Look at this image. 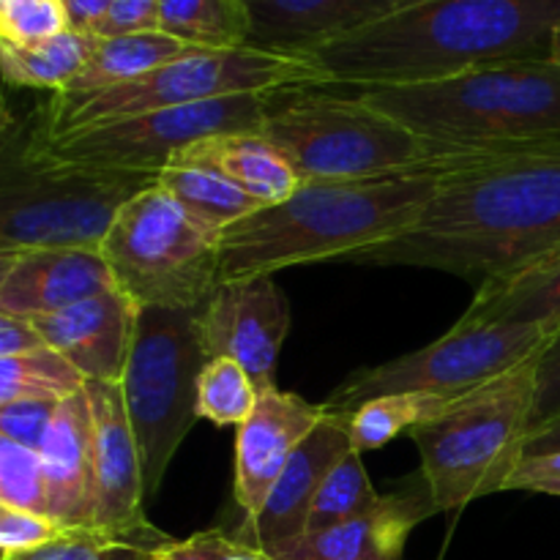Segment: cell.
Wrapping results in <instances>:
<instances>
[{"instance_id": "15", "label": "cell", "mask_w": 560, "mask_h": 560, "mask_svg": "<svg viewBox=\"0 0 560 560\" xmlns=\"http://www.w3.org/2000/svg\"><path fill=\"white\" fill-rule=\"evenodd\" d=\"M348 452H353L348 416L328 410L326 419L312 430V435L295 448L290 463L284 465L266 506L252 520H244L235 536L260 547L268 556H284L295 541L306 536V520H310L317 490Z\"/></svg>"}, {"instance_id": "3", "label": "cell", "mask_w": 560, "mask_h": 560, "mask_svg": "<svg viewBox=\"0 0 560 560\" xmlns=\"http://www.w3.org/2000/svg\"><path fill=\"white\" fill-rule=\"evenodd\" d=\"M512 153H468L446 164L353 180H304L293 197L266 206L222 233V282L290 266L350 260L408 233L452 175Z\"/></svg>"}, {"instance_id": "17", "label": "cell", "mask_w": 560, "mask_h": 560, "mask_svg": "<svg viewBox=\"0 0 560 560\" xmlns=\"http://www.w3.org/2000/svg\"><path fill=\"white\" fill-rule=\"evenodd\" d=\"M113 288V273L98 249L0 252V315L36 320Z\"/></svg>"}, {"instance_id": "33", "label": "cell", "mask_w": 560, "mask_h": 560, "mask_svg": "<svg viewBox=\"0 0 560 560\" xmlns=\"http://www.w3.org/2000/svg\"><path fill=\"white\" fill-rule=\"evenodd\" d=\"M0 506L47 514V476L38 452L0 438Z\"/></svg>"}, {"instance_id": "27", "label": "cell", "mask_w": 560, "mask_h": 560, "mask_svg": "<svg viewBox=\"0 0 560 560\" xmlns=\"http://www.w3.org/2000/svg\"><path fill=\"white\" fill-rule=\"evenodd\" d=\"M159 31L197 49H241L252 22L244 0H162Z\"/></svg>"}, {"instance_id": "42", "label": "cell", "mask_w": 560, "mask_h": 560, "mask_svg": "<svg viewBox=\"0 0 560 560\" xmlns=\"http://www.w3.org/2000/svg\"><path fill=\"white\" fill-rule=\"evenodd\" d=\"M109 5H113V0H63L69 31L96 36L98 25L109 14Z\"/></svg>"}, {"instance_id": "7", "label": "cell", "mask_w": 560, "mask_h": 560, "mask_svg": "<svg viewBox=\"0 0 560 560\" xmlns=\"http://www.w3.org/2000/svg\"><path fill=\"white\" fill-rule=\"evenodd\" d=\"M534 408L536 355H530L410 432L438 512H454L492 492H506L509 479L523 463Z\"/></svg>"}, {"instance_id": "11", "label": "cell", "mask_w": 560, "mask_h": 560, "mask_svg": "<svg viewBox=\"0 0 560 560\" xmlns=\"http://www.w3.org/2000/svg\"><path fill=\"white\" fill-rule=\"evenodd\" d=\"M547 334L523 323H490V326H454L446 337L427 348L405 353L386 364L366 366L350 375L334 392L326 408L331 413H353L366 399L386 394H438L457 399L539 353Z\"/></svg>"}, {"instance_id": "43", "label": "cell", "mask_w": 560, "mask_h": 560, "mask_svg": "<svg viewBox=\"0 0 560 560\" xmlns=\"http://www.w3.org/2000/svg\"><path fill=\"white\" fill-rule=\"evenodd\" d=\"M560 452V416L558 419L547 421V424L530 430L528 441H525L523 459L541 457V454H558Z\"/></svg>"}, {"instance_id": "24", "label": "cell", "mask_w": 560, "mask_h": 560, "mask_svg": "<svg viewBox=\"0 0 560 560\" xmlns=\"http://www.w3.org/2000/svg\"><path fill=\"white\" fill-rule=\"evenodd\" d=\"M191 49L197 47H189V44L178 42V38L167 36L162 31L96 38L91 58L63 93H69V96H91V93L126 85V82L140 80L148 71L159 69L170 60L184 58Z\"/></svg>"}, {"instance_id": "40", "label": "cell", "mask_w": 560, "mask_h": 560, "mask_svg": "<svg viewBox=\"0 0 560 560\" xmlns=\"http://www.w3.org/2000/svg\"><path fill=\"white\" fill-rule=\"evenodd\" d=\"M189 541L206 560H277L260 547L249 545V541L238 539V536L228 534L222 528L202 530V534L191 536Z\"/></svg>"}, {"instance_id": "8", "label": "cell", "mask_w": 560, "mask_h": 560, "mask_svg": "<svg viewBox=\"0 0 560 560\" xmlns=\"http://www.w3.org/2000/svg\"><path fill=\"white\" fill-rule=\"evenodd\" d=\"M328 77L306 58L241 49H191L140 80L91 96L55 93L36 113L47 137L69 135L88 126L113 124L131 115L213 102L238 93H279L295 88H323Z\"/></svg>"}, {"instance_id": "37", "label": "cell", "mask_w": 560, "mask_h": 560, "mask_svg": "<svg viewBox=\"0 0 560 560\" xmlns=\"http://www.w3.org/2000/svg\"><path fill=\"white\" fill-rule=\"evenodd\" d=\"M560 416V331L547 337L536 353V408L534 427L547 424V421ZM530 435V432H528Z\"/></svg>"}, {"instance_id": "41", "label": "cell", "mask_w": 560, "mask_h": 560, "mask_svg": "<svg viewBox=\"0 0 560 560\" xmlns=\"http://www.w3.org/2000/svg\"><path fill=\"white\" fill-rule=\"evenodd\" d=\"M42 348H49V345L36 323L27 317L0 315V359H20V355L36 353Z\"/></svg>"}, {"instance_id": "13", "label": "cell", "mask_w": 560, "mask_h": 560, "mask_svg": "<svg viewBox=\"0 0 560 560\" xmlns=\"http://www.w3.org/2000/svg\"><path fill=\"white\" fill-rule=\"evenodd\" d=\"M208 359H233L257 392L277 388V361L290 331V304L273 273L222 282L197 312Z\"/></svg>"}, {"instance_id": "14", "label": "cell", "mask_w": 560, "mask_h": 560, "mask_svg": "<svg viewBox=\"0 0 560 560\" xmlns=\"http://www.w3.org/2000/svg\"><path fill=\"white\" fill-rule=\"evenodd\" d=\"M91 413L93 528L107 534H140L151 528L142 512L145 476L142 454L118 381L85 383Z\"/></svg>"}, {"instance_id": "35", "label": "cell", "mask_w": 560, "mask_h": 560, "mask_svg": "<svg viewBox=\"0 0 560 560\" xmlns=\"http://www.w3.org/2000/svg\"><path fill=\"white\" fill-rule=\"evenodd\" d=\"M69 525L47 517V514L22 512V509L0 506V558L31 552L36 547L60 539Z\"/></svg>"}, {"instance_id": "4", "label": "cell", "mask_w": 560, "mask_h": 560, "mask_svg": "<svg viewBox=\"0 0 560 560\" xmlns=\"http://www.w3.org/2000/svg\"><path fill=\"white\" fill-rule=\"evenodd\" d=\"M416 135L457 151L560 145V60H509L435 82L359 91Z\"/></svg>"}, {"instance_id": "28", "label": "cell", "mask_w": 560, "mask_h": 560, "mask_svg": "<svg viewBox=\"0 0 560 560\" xmlns=\"http://www.w3.org/2000/svg\"><path fill=\"white\" fill-rule=\"evenodd\" d=\"M454 399L438 394H386V397L366 399L364 405L348 413V432L353 452H375L386 446L402 432H413L416 427L438 419Z\"/></svg>"}, {"instance_id": "31", "label": "cell", "mask_w": 560, "mask_h": 560, "mask_svg": "<svg viewBox=\"0 0 560 560\" xmlns=\"http://www.w3.org/2000/svg\"><path fill=\"white\" fill-rule=\"evenodd\" d=\"M377 501H381V495L366 476L361 454L348 452L334 465L331 474L323 479L315 503H312L310 520H306V534H317V530L348 523V520L370 512Z\"/></svg>"}, {"instance_id": "19", "label": "cell", "mask_w": 560, "mask_h": 560, "mask_svg": "<svg viewBox=\"0 0 560 560\" xmlns=\"http://www.w3.org/2000/svg\"><path fill=\"white\" fill-rule=\"evenodd\" d=\"M137 317L140 306L113 288L33 323L49 348L63 355L85 381L120 383L135 345Z\"/></svg>"}, {"instance_id": "45", "label": "cell", "mask_w": 560, "mask_h": 560, "mask_svg": "<svg viewBox=\"0 0 560 560\" xmlns=\"http://www.w3.org/2000/svg\"><path fill=\"white\" fill-rule=\"evenodd\" d=\"M552 60H560V36H558V42H556V52H552Z\"/></svg>"}, {"instance_id": "21", "label": "cell", "mask_w": 560, "mask_h": 560, "mask_svg": "<svg viewBox=\"0 0 560 560\" xmlns=\"http://www.w3.org/2000/svg\"><path fill=\"white\" fill-rule=\"evenodd\" d=\"M38 457L47 476L49 517L69 528H93L91 413L85 388L58 402Z\"/></svg>"}, {"instance_id": "38", "label": "cell", "mask_w": 560, "mask_h": 560, "mask_svg": "<svg viewBox=\"0 0 560 560\" xmlns=\"http://www.w3.org/2000/svg\"><path fill=\"white\" fill-rule=\"evenodd\" d=\"M159 5L162 0H113L109 14L98 25L96 38L159 31Z\"/></svg>"}, {"instance_id": "23", "label": "cell", "mask_w": 560, "mask_h": 560, "mask_svg": "<svg viewBox=\"0 0 560 560\" xmlns=\"http://www.w3.org/2000/svg\"><path fill=\"white\" fill-rule=\"evenodd\" d=\"M459 326H490V323H523L552 337L560 331V252L536 266L476 290Z\"/></svg>"}, {"instance_id": "26", "label": "cell", "mask_w": 560, "mask_h": 560, "mask_svg": "<svg viewBox=\"0 0 560 560\" xmlns=\"http://www.w3.org/2000/svg\"><path fill=\"white\" fill-rule=\"evenodd\" d=\"M93 47L96 36L77 31H63L31 47L0 42L3 80L14 88H47L63 93L88 63Z\"/></svg>"}, {"instance_id": "10", "label": "cell", "mask_w": 560, "mask_h": 560, "mask_svg": "<svg viewBox=\"0 0 560 560\" xmlns=\"http://www.w3.org/2000/svg\"><path fill=\"white\" fill-rule=\"evenodd\" d=\"M200 310L140 306L135 345L120 388L142 454L145 495H156L175 452L189 435L197 416V383L206 370Z\"/></svg>"}, {"instance_id": "29", "label": "cell", "mask_w": 560, "mask_h": 560, "mask_svg": "<svg viewBox=\"0 0 560 560\" xmlns=\"http://www.w3.org/2000/svg\"><path fill=\"white\" fill-rule=\"evenodd\" d=\"M85 383V377L52 348H42L20 359H0V405L20 399L63 402L82 394Z\"/></svg>"}, {"instance_id": "30", "label": "cell", "mask_w": 560, "mask_h": 560, "mask_svg": "<svg viewBox=\"0 0 560 560\" xmlns=\"http://www.w3.org/2000/svg\"><path fill=\"white\" fill-rule=\"evenodd\" d=\"M170 536L151 528L140 534H107L96 528H69L60 539L31 552L0 560H153Z\"/></svg>"}, {"instance_id": "34", "label": "cell", "mask_w": 560, "mask_h": 560, "mask_svg": "<svg viewBox=\"0 0 560 560\" xmlns=\"http://www.w3.org/2000/svg\"><path fill=\"white\" fill-rule=\"evenodd\" d=\"M69 31L63 0H0V42L31 47Z\"/></svg>"}, {"instance_id": "18", "label": "cell", "mask_w": 560, "mask_h": 560, "mask_svg": "<svg viewBox=\"0 0 560 560\" xmlns=\"http://www.w3.org/2000/svg\"><path fill=\"white\" fill-rule=\"evenodd\" d=\"M249 47L306 58L334 42L355 36L421 0H244Z\"/></svg>"}, {"instance_id": "25", "label": "cell", "mask_w": 560, "mask_h": 560, "mask_svg": "<svg viewBox=\"0 0 560 560\" xmlns=\"http://www.w3.org/2000/svg\"><path fill=\"white\" fill-rule=\"evenodd\" d=\"M156 184L167 189L197 222L217 230L219 235L230 224L241 222L262 208L255 197L246 195L241 186H235L233 180L224 178L219 170L208 167V164L175 162L159 173Z\"/></svg>"}, {"instance_id": "22", "label": "cell", "mask_w": 560, "mask_h": 560, "mask_svg": "<svg viewBox=\"0 0 560 560\" xmlns=\"http://www.w3.org/2000/svg\"><path fill=\"white\" fill-rule=\"evenodd\" d=\"M175 162L208 164V167L219 170L224 178H230L246 195L255 197L262 208L284 202L304 184L293 164L284 159V153L271 140H266L260 131L206 137V140L184 148L170 164Z\"/></svg>"}, {"instance_id": "20", "label": "cell", "mask_w": 560, "mask_h": 560, "mask_svg": "<svg viewBox=\"0 0 560 560\" xmlns=\"http://www.w3.org/2000/svg\"><path fill=\"white\" fill-rule=\"evenodd\" d=\"M435 512L424 476H413L397 492L381 495L370 512L306 534L277 560H402L416 525Z\"/></svg>"}, {"instance_id": "39", "label": "cell", "mask_w": 560, "mask_h": 560, "mask_svg": "<svg viewBox=\"0 0 560 560\" xmlns=\"http://www.w3.org/2000/svg\"><path fill=\"white\" fill-rule=\"evenodd\" d=\"M509 490L539 492V495L560 498V452L541 454V457H528L517 465V470L509 479Z\"/></svg>"}, {"instance_id": "16", "label": "cell", "mask_w": 560, "mask_h": 560, "mask_svg": "<svg viewBox=\"0 0 560 560\" xmlns=\"http://www.w3.org/2000/svg\"><path fill=\"white\" fill-rule=\"evenodd\" d=\"M326 402H306L304 397L279 388L260 392L249 419L235 435V503L246 520L266 506L273 485L295 448L326 419Z\"/></svg>"}, {"instance_id": "32", "label": "cell", "mask_w": 560, "mask_h": 560, "mask_svg": "<svg viewBox=\"0 0 560 560\" xmlns=\"http://www.w3.org/2000/svg\"><path fill=\"white\" fill-rule=\"evenodd\" d=\"M260 392L249 372L233 359H208L197 383V416L217 427H241L255 410Z\"/></svg>"}, {"instance_id": "9", "label": "cell", "mask_w": 560, "mask_h": 560, "mask_svg": "<svg viewBox=\"0 0 560 560\" xmlns=\"http://www.w3.org/2000/svg\"><path fill=\"white\" fill-rule=\"evenodd\" d=\"M222 235L159 184L129 200L102 244L113 282L137 306L200 310L222 284Z\"/></svg>"}, {"instance_id": "36", "label": "cell", "mask_w": 560, "mask_h": 560, "mask_svg": "<svg viewBox=\"0 0 560 560\" xmlns=\"http://www.w3.org/2000/svg\"><path fill=\"white\" fill-rule=\"evenodd\" d=\"M55 410H58V402H44V399L0 405V438H9L20 446L38 452L55 419Z\"/></svg>"}, {"instance_id": "6", "label": "cell", "mask_w": 560, "mask_h": 560, "mask_svg": "<svg viewBox=\"0 0 560 560\" xmlns=\"http://www.w3.org/2000/svg\"><path fill=\"white\" fill-rule=\"evenodd\" d=\"M260 135L284 153L301 180L372 178L485 153L427 140L361 96L312 88L271 93Z\"/></svg>"}, {"instance_id": "1", "label": "cell", "mask_w": 560, "mask_h": 560, "mask_svg": "<svg viewBox=\"0 0 560 560\" xmlns=\"http://www.w3.org/2000/svg\"><path fill=\"white\" fill-rule=\"evenodd\" d=\"M560 252V145L512 153L452 175L399 238L359 252L364 266L503 282Z\"/></svg>"}, {"instance_id": "44", "label": "cell", "mask_w": 560, "mask_h": 560, "mask_svg": "<svg viewBox=\"0 0 560 560\" xmlns=\"http://www.w3.org/2000/svg\"><path fill=\"white\" fill-rule=\"evenodd\" d=\"M153 560H206L197 552V547L191 545L189 539L186 541H170V545H164L162 550L153 556Z\"/></svg>"}, {"instance_id": "12", "label": "cell", "mask_w": 560, "mask_h": 560, "mask_svg": "<svg viewBox=\"0 0 560 560\" xmlns=\"http://www.w3.org/2000/svg\"><path fill=\"white\" fill-rule=\"evenodd\" d=\"M268 104L271 93H238V96L213 98L189 107L131 115L60 137L44 135L38 120L33 126L42 145L63 162L159 175L184 148L206 137L260 131Z\"/></svg>"}, {"instance_id": "2", "label": "cell", "mask_w": 560, "mask_h": 560, "mask_svg": "<svg viewBox=\"0 0 560 560\" xmlns=\"http://www.w3.org/2000/svg\"><path fill=\"white\" fill-rule=\"evenodd\" d=\"M560 0H421L310 55L328 85L394 88L509 60H552Z\"/></svg>"}, {"instance_id": "5", "label": "cell", "mask_w": 560, "mask_h": 560, "mask_svg": "<svg viewBox=\"0 0 560 560\" xmlns=\"http://www.w3.org/2000/svg\"><path fill=\"white\" fill-rule=\"evenodd\" d=\"M159 175L63 162L31 120L5 126L0 159V252L66 246L98 249L129 200Z\"/></svg>"}]
</instances>
